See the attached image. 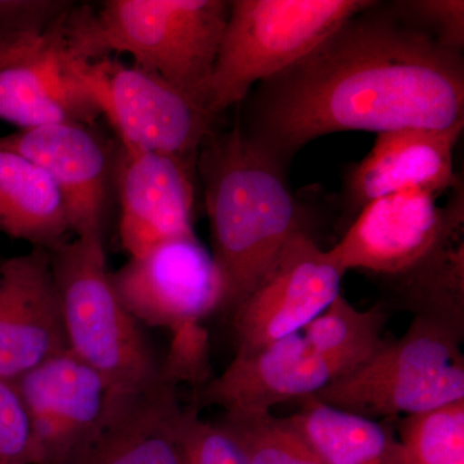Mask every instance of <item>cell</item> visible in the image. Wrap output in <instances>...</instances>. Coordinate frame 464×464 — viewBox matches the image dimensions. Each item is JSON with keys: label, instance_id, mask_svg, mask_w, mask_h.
Returning <instances> with one entry per match:
<instances>
[{"label": "cell", "instance_id": "9", "mask_svg": "<svg viewBox=\"0 0 464 464\" xmlns=\"http://www.w3.org/2000/svg\"><path fill=\"white\" fill-rule=\"evenodd\" d=\"M438 195L406 190L386 195L360 210L329 255L344 274L364 270L401 276L464 227L463 182L444 206Z\"/></svg>", "mask_w": 464, "mask_h": 464}, {"label": "cell", "instance_id": "6", "mask_svg": "<svg viewBox=\"0 0 464 464\" xmlns=\"http://www.w3.org/2000/svg\"><path fill=\"white\" fill-rule=\"evenodd\" d=\"M374 0H234L207 87L206 105L219 114L240 105L256 85L315 50Z\"/></svg>", "mask_w": 464, "mask_h": 464}, {"label": "cell", "instance_id": "26", "mask_svg": "<svg viewBox=\"0 0 464 464\" xmlns=\"http://www.w3.org/2000/svg\"><path fill=\"white\" fill-rule=\"evenodd\" d=\"M179 464L249 463L239 445L218 424L201 420L195 409H186L179 426Z\"/></svg>", "mask_w": 464, "mask_h": 464}, {"label": "cell", "instance_id": "11", "mask_svg": "<svg viewBox=\"0 0 464 464\" xmlns=\"http://www.w3.org/2000/svg\"><path fill=\"white\" fill-rule=\"evenodd\" d=\"M111 279L128 313L155 328L201 323L225 307L224 275L197 235L130 257Z\"/></svg>", "mask_w": 464, "mask_h": 464}, {"label": "cell", "instance_id": "8", "mask_svg": "<svg viewBox=\"0 0 464 464\" xmlns=\"http://www.w3.org/2000/svg\"><path fill=\"white\" fill-rule=\"evenodd\" d=\"M94 97L124 145L197 163L217 118L161 76L114 57L84 63Z\"/></svg>", "mask_w": 464, "mask_h": 464}, {"label": "cell", "instance_id": "23", "mask_svg": "<svg viewBox=\"0 0 464 464\" xmlns=\"http://www.w3.org/2000/svg\"><path fill=\"white\" fill-rule=\"evenodd\" d=\"M219 427L239 445L249 464H325L288 423L270 413H225Z\"/></svg>", "mask_w": 464, "mask_h": 464}, {"label": "cell", "instance_id": "24", "mask_svg": "<svg viewBox=\"0 0 464 464\" xmlns=\"http://www.w3.org/2000/svg\"><path fill=\"white\" fill-rule=\"evenodd\" d=\"M400 464H464V400L402 418Z\"/></svg>", "mask_w": 464, "mask_h": 464}, {"label": "cell", "instance_id": "18", "mask_svg": "<svg viewBox=\"0 0 464 464\" xmlns=\"http://www.w3.org/2000/svg\"><path fill=\"white\" fill-rule=\"evenodd\" d=\"M185 409L161 380L132 395L108 396L99 426L72 464H179Z\"/></svg>", "mask_w": 464, "mask_h": 464}, {"label": "cell", "instance_id": "21", "mask_svg": "<svg viewBox=\"0 0 464 464\" xmlns=\"http://www.w3.org/2000/svg\"><path fill=\"white\" fill-rule=\"evenodd\" d=\"M387 314L381 306L359 310L342 295L304 328V338L331 368L334 380L350 373L383 346ZM333 380V381H334Z\"/></svg>", "mask_w": 464, "mask_h": 464}, {"label": "cell", "instance_id": "13", "mask_svg": "<svg viewBox=\"0 0 464 464\" xmlns=\"http://www.w3.org/2000/svg\"><path fill=\"white\" fill-rule=\"evenodd\" d=\"M14 384L29 420L33 464H72L99 426L106 382L67 350Z\"/></svg>", "mask_w": 464, "mask_h": 464}, {"label": "cell", "instance_id": "12", "mask_svg": "<svg viewBox=\"0 0 464 464\" xmlns=\"http://www.w3.org/2000/svg\"><path fill=\"white\" fill-rule=\"evenodd\" d=\"M0 146L29 159L51 177L75 237H103L115 195L118 141L106 139L96 124L53 123L5 134Z\"/></svg>", "mask_w": 464, "mask_h": 464}, {"label": "cell", "instance_id": "5", "mask_svg": "<svg viewBox=\"0 0 464 464\" xmlns=\"http://www.w3.org/2000/svg\"><path fill=\"white\" fill-rule=\"evenodd\" d=\"M463 331L415 315L408 331L364 364L316 393L326 404L371 418L409 417L464 400Z\"/></svg>", "mask_w": 464, "mask_h": 464}, {"label": "cell", "instance_id": "2", "mask_svg": "<svg viewBox=\"0 0 464 464\" xmlns=\"http://www.w3.org/2000/svg\"><path fill=\"white\" fill-rule=\"evenodd\" d=\"M286 168L244 133L213 130L201 143L197 173L212 234L213 257L224 275V310L257 286L293 235L304 230Z\"/></svg>", "mask_w": 464, "mask_h": 464}, {"label": "cell", "instance_id": "7", "mask_svg": "<svg viewBox=\"0 0 464 464\" xmlns=\"http://www.w3.org/2000/svg\"><path fill=\"white\" fill-rule=\"evenodd\" d=\"M69 12L44 32H0V121L27 130L93 125L102 116L85 79V63L70 51Z\"/></svg>", "mask_w": 464, "mask_h": 464}, {"label": "cell", "instance_id": "25", "mask_svg": "<svg viewBox=\"0 0 464 464\" xmlns=\"http://www.w3.org/2000/svg\"><path fill=\"white\" fill-rule=\"evenodd\" d=\"M169 351L160 362V378L179 386L191 384L203 389L212 380L209 334L201 323H188L174 328Z\"/></svg>", "mask_w": 464, "mask_h": 464}, {"label": "cell", "instance_id": "16", "mask_svg": "<svg viewBox=\"0 0 464 464\" xmlns=\"http://www.w3.org/2000/svg\"><path fill=\"white\" fill-rule=\"evenodd\" d=\"M464 121L444 130L404 128L377 134L371 152L344 179L343 203L353 218L369 203L406 190L440 195L459 185L454 151Z\"/></svg>", "mask_w": 464, "mask_h": 464}, {"label": "cell", "instance_id": "4", "mask_svg": "<svg viewBox=\"0 0 464 464\" xmlns=\"http://www.w3.org/2000/svg\"><path fill=\"white\" fill-rule=\"evenodd\" d=\"M48 252L69 350L103 378L109 395L160 382V362L116 293L103 237H75Z\"/></svg>", "mask_w": 464, "mask_h": 464}, {"label": "cell", "instance_id": "22", "mask_svg": "<svg viewBox=\"0 0 464 464\" xmlns=\"http://www.w3.org/2000/svg\"><path fill=\"white\" fill-rule=\"evenodd\" d=\"M415 315L436 317L464 329L463 230L451 235L411 271L395 277Z\"/></svg>", "mask_w": 464, "mask_h": 464}, {"label": "cell", "instance_id": "17", "mask_svg": "<svg viewBox=\"0 0 464 464\" xmlns=\"http://www.w3.org/2000/svg\"><path fill=\"white\" fill-rule=\"evenodd\" d=\"M333 380L331 368L295 333L237 353L224 373L201 389L199 399L203 404L221 406L225 413H270L275 405L315 396Z\"/></svg>", "mask_w": 464, "mask_h": 464}, {"label": "cell", "instance_id": "15", "mask_svg": "<svg viewBox=\"0 0 464 464\" xmlns=\"http://www.w3.org/2000/svg\"><path fill=\"white\" fill-rule=\"evenodd\" d=\"M67 350L50 252L0 262V380L16 382Z\"/></svg>", "mask_w": 464, "mask_h": 464}, {"label": "cell", "instance_id": "10", "mask_svg": "<svg viewBox=\"0 0 464 464\" xmlns=\"http://www.w3.org/2000/svg\"><path fill=\"white\" fill-rule=\"evenodd\" d=\"M343 275L307 231L293 235L257 286L232 310L237 353L304 331L341 295Z\"/></svg>", "mask_w": 464, "mask_h": 464}, {"label": "cell", "instance_id": "27", "mask_svg": "<svg viewBox=\"0 0 464 464\" xmlns=\"http://www.w3.org/2000/svg\"><path fill=\"white\" fill-rule=\"evenodd\" d=\"M0 464H33L29 420L14 382L0 380Z\"/></svg>", "mask_w": 464, "mask_h": 464}, {"label": "cell", "instance_id": "29", "mask_svg": "<svg viewBox=\"0 0 464 464\" xmlns=\"http://www.w3.org/2000/svg\"><path fill=\"white\" fill-rule=\"evenodd\" d=\"M72 5L66 0H0V32H44Z\"/></svg>", "mask_w": 464, "mask_h": 464}, {"label": "cell", "instance_id": "19", "mask_svg": "<svg viewBox=\"0 0 464 464\" xmlns=\"http://www.w3.org/2000/svg\"><path fill=\"white\" fill-rule=\"evenodd\" d=\"M0 231L34 248L51 250L70 231L65 203L41 167L0 146Z\"/></svg>", "mask_w": 464, "mask_h": 464}, {"label": "cell", "instance_id": "28", "mask_svg": "<svg viewBox=\"0 0 464 464\" xmlns=\"http://www.w3.org/2000/svg\"><path fill=\"white\" fill-rule=\"evenodd\" d=\"M398 5L411 20L432 34L444 47L463 52L462 0H399Z\"/></svg>", "mask_w": 464, "mask_h": 464}, {"label": "cell", "instance_id": "1", "mask_svg": "<svg viewBox=\"0 0 464 464\" xmlns=\"http://www.w3.org/2000/svg\"><path fill=\"white\" fill-rule=\"evenodd\" d=\"M241 103L244 133L288 169L328 134L463 121V52L444 47L398 2L374 0Z\"/></svg>", "mask_w": 464, "mask_h": 464}, {"label": "cell", "instance_id": "14", "mask_svg": "<svg viewBox=\"0 0 464 464\" xmlns=\"http://www.w3.org/2000/svg\"><path fill=\"white\" fill-rule=\"evenodd\" d=\"M197 163L118 141L115 195L121 246L139 257L166 241L195 237Z\"/></svg>", "mask_w": 464, "mask_h": 464}, {"label": "cell", "instance_id": "20", "mask_svg": "<svg viewBox=\"0 0 464 464\" xmlns=\"http://www.w3.org/2000/svg\"><path fill=\"white\" fill-rule=\"evenodd\" d=\"M325 464H400L399 439L389 427L316 398L285 418Z\"/></svg>", "mask_w": 464, "mask_h": 464}, {"label": "cell", "instance_id": "3", "mask_svg": "<svg viewBox=\"0 0 464 464\" xmlns=\"http://www.w3.org/2000/svg\"><path fill=\"white\" fill-rule=\"evenodd\" d=\"M228 14L226 0H108L97 11L74 5L66 18L67 42L72 56L84 63L130 54L133 65L207 109Z\"/></svg>", "mask_w": 464, "mask_h": 464}]
</instances>
